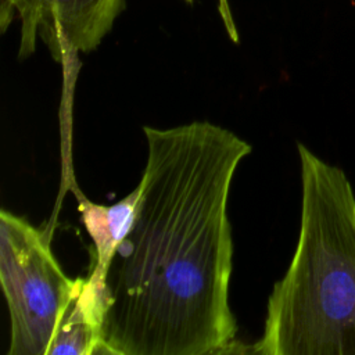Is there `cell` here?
<instances>
[{
	"label": "cell",
	"mask_w": 355,
	"mask_h": 355,
	"mask_svg": "<svg viewBox=\"0 0 355 355\" xmlns=\"http://www.w3.org/2000/svg\"><path fill=\"white\" fill-rule=\"evenodd\" d=\"M147 162L129 233L110 262L100 354L232 351L227 200L251 146L207 121L143 128Z\"/></svg>",
	"instance_id": "cell-1"
},
{
	"label": "cell",
	"mask_w": 355,
	"mask_h": 355,
	"mask_svg": "<svg viewBox=\"0 0 355 355\" xmlns=\"http://www.w3.org/2000/svg\"><path fill=\"white\" fill-rule=\"evenodd\" d=\"M293 259L268 298L259 355H355V196L344 171L305 144Z\"/></svg>",
	"instance_id": "cell-2"
},
{
	"label": "cell",
	"mask_w": 355,
	"mask_h": 355,
	"mask_svg": "<svg viewBox=\"0 0 355 355\" xmlns=\"http://www.w3.org/2000/svg\"><path fill=\"white\" fill-rule=\"evenodd\" d=\"M85 280L64 273L46 232L0 211V282L11 324L7 355H50Z\"/></svg>",
	"instance_id": "cell-3"
},
{
	"label": "cell",
	"mask_w": 355,
	"mask_h": 355,
	"mask_svg": "<svg viewBox=\"0 0 355 355\" xmlns=\"http://www.w3.org/2000/svg\"><path fill=\"white\" fill-rule=\"evenodd\" d=\"M1 28L18 17V60L28 58L37 37L54 61L69 67L79 53L93 51L112 29L125 0H1Z\"/></svg>",
	"instance_id": "cell-4"
},
{
	"label": "cell",
	"mask_w": 355,
	"mask_h": 355,
	"mask_svg": "<svg viewBox=\"0 0 355 355\" xmlns=\"http://www.w3.org/2000/svg\"><path fill=\"white\" fill-rule=\"evenodd\" d=\"M107 275L96 268L68 311L50 355H93L103 348V322L107 309Z\"/></svg>",
	"instance_id": "cell-5"
},
{
	"label": "cell",
	"mask_w": 355,
	"mask_h": 355,
	"mask_svg": "<svg viewBox=\"0 0 355 355\" xmlns=\"http://www.w3.org/2000/svg\"><path fill=\"white\" fill-rule=\"evenodd\" d=\"M139 186L125 198L107 207L87 200L79 191L78 209L82 222L94 243V268L108 272L110 262L119 243L129 233L139 201Z\"/></svg>",
	"instance_id": "cell-6"
},
{
	"label": "cell",
	"mask_w": 355,
	"mask_h": 355,
	"mask_svg": "<svg viewBox=\"0 0 355 355\" xmlns=\"http://www.w3.org/2000/svg\"><path fill=\"white\" fill-rule=\"evenodd\" d=\"M186 1H187V3H191V1H193V0H186Z\"/></svg>",
	"instance_id": "cell-7"
}]
</instances>
